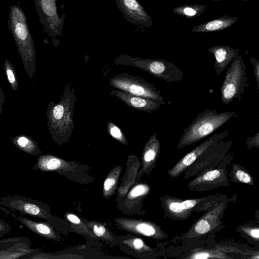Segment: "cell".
<instances>
[{
    "label": "cell",
    "mask_w": 259,
    "mask_h": 259,
    "mask_svg": "<svg viewBox=\"0 0 259 259\" xmlns=\"http://www.w3.org/2000/svg\"><path fill=\"white\" fill-rule=\"evenodd\" d=\"M76 100L75 88L69 82L65 85L60 101L50 103L49 107V131L53 139L59 144L67 142L74 131L73 116Z\"/></svg>",
    "instance_id": "1"
},
{
    "label": "cell",
    "mask_w": 259,
    "mask_h": 259,
    "mask_svg": "<svg viewBox=\"0 0 259 259\" xmlns=\"http://www.w3.org/2000/svg\"><path fill=\"white\" fill-rule=\"evenodd\" d=\"M234 111L218 113L216 109H205L199 113L183 131L177 148L191 145L210 135L235 115Z\"/></svg>",
    "instance_id": "2"
},
{
    "label": "cell",
    "mask_w": 259,
    "mask_h": 259,
    "mask_svg": "<svg viewBox=\"0 0 259 259\" xmlns=\"http://www.w3.org/2000/svg\"><path fill=\"white\" fill-rule=\"evenodd\" d=\"M115 65L132 66L147 72L157 78L168 83L183 79V72L174 64L161 59H145L121 55L114 61Z\"/></svg>",
    "instance_id": "3"
},
{
    "label": "cell",
    "mask_w": 259,
    "mask_h": 259,
    "mask_svg": "<svg viewBox=\"0 0 259 259\" xmlns=\"http://www.w3.org/2000/svg\"><path fill=\"white\" fill-rule=\"evenodd\" d=\"M160 199L164 209V217L178 221L188 219L194 211H206L219 198L213 195L202 198L183 199L167 195Z\"/></svg>",
    "instance_id": "4"
},
{
    "label": "cell",
    "mask_w": 259,
    "mask_h": 259,
    "mask_svg": "<svg viewBox=\"0 0 259 259\" xmlns=\"http://www.w3.org/2000/svg\"><path fill=\"white\" fill-rule=\"evenodd\" d=\"M227 67L224 81L221 87V101L229 105L233 100L240 99L245 88L249 86L246 77V66L242 56L238 55Z\"/></svg>",
    "instance_id": "5"
},
{
    "label": "cell",
    "mask_w": 259,
    "mask_h": 259,
    "mask_svg": "<svg viewBox=\"0 0 259 259\" xmlns=\"http://www.w3.org/2000/svg\"><path fill=\"white\" fill-rule=\"evenodd\" d=\"M233 160V154L229 151L226 157L215 168L202 171L195 176L187 185L192 191L212 190L221 187H228L229 179L227 167Z\"/></svg>",
    "instance_id": "6"
},
{
    "label": "cell",
    "mask_w": 259,
    "mask_h": 259,
    "mask_svg": "<svg viewBox=\"0 0 259 259\" xmlns=\"http://www.w3.org/2000/svg\"><path fill=\"white\" fill-rule=\"evenodd\" d=\"M109 85L133 95L157 100H164L155 85L139 75L123 72L109 78Z\"/></svg>",
    "instance_id": "7"
},
{
    "label": "cell",
    "mask_w": 259,
    "mask_h": 259,
    "mask_svg": "<svg viewBox=\"0 0 259 259\" xmlns=\"http://www.w3.org/2000/svg\"><path fill=\"white\" fill-rule=\"evenodd\" d=\"M232 145V141L223 140L211 146L186 169L183 178L188 179L202 171L215 168L226 157Z\"/></svg>",
    "instance_id": "8"
},
{
    "label": "cell",
    "mask_w": 259,
    "mask_h": 259,
    "mask_svg": "<svg viewBox=\"0 0 259 259\" xmlns=\"http://www.w3.org/2000/svg\"><path fill=\"white\" fill-rule=\"evenodd\" d=\"M9 20L11 31L21 55L25 58H32L34 56L33 39L24 13L17 6L11 7Z\"/></svg>",
    "instance_id": "9"
},
{
    "label": "cell",
    "mask_w": 259,
    "mask_h": 259,
    "mask_svg": "<svg viewBox=\"0 0 259 259\" xmlns=\"http://www.w3.org/2000/svg\"><path fill=\"white\" fill-rule=\"evenodd\" d=\"M227 204V199L217 200L191 226L185 234L186 238L192 239L206 235L218 228L222 223L221 219Z\"/></svg>",
    "instance_id": "10"
},
{
    "label": "cell",
    "mask_w": 259,
    "mask_h": 259,
    "mask_svg": "<svg viewBox=\"0 0 259 259\" xmlns=\"http://www.w3.org/2000/svg\"><path fill=\"white\" fill-rule=\"evenodd\" d=\"M229 134V131L216 133L200 143L192 150L182 157L170 169L167 171L168 175L171 178H176L183 174L186 169L192 164L211 146L224 140Z\"/></svg>",
    "instance_id": "11"
},
{
    "label": "cell",
    "mask_w": 259,
    "mask_h": 259,
    "mask_svg": "<svg viewBox=\"0 0 259 259\" xmlns=\"http://www.w3.org/2000/svg\"><path fill=\"white\" fill-rule=\"evenodd\" d=\"M116 223L127 232L156 240H163L167 234L154 223L127 218H118Z\"/></svg>",
    "instance_id": "12"
},
{
    "label": "cell",
    "mask_w": 259,
    "mask_h": 259,
    "mask_svg": "<svg viewBox=\"0 0 259 259\" xmlns=\"http://www.w3.org/2000/svg\"><path fill=\"white\" fill-rule=\"evenodd\" d=\"M57 0H37L43 22L50 36H62V30L65 15L59 17L57 12Z\"/></svg>",
    "instance_id": "13"
},
{
    "label": "cell",
    "mask_w": 259,
    "mask_h": 259,
    "mask_svg": "<svg viewBox=\"0 0 259 259\" xmlns=\"http://www.w3.org/2000/svg\"><path fill=\"white\" fill-rule=\"evenodd\" d=\"M117 8L123 17L131 24L149 28L153 21L137 0H116Z\"/></svg>",
    "instance_id": "14"
},
{
    "label": "cell",
    "mask_w": 259,
    "mask_h": 259,
    "mask_svg": "<svg viewBox=\"0 0 259 259\" xmlns=\"http://www.w3.org/2000/svg\"><path fill=\"white\" fill-rule=\"evenodd\" d=\"M110 94L117 97L129 107L147 113L157 111L165 103L164 100L141 97L118 89L112 90Z\"/></svg>",
    "instance_id": "15"
},
{
    "label": "cell",
    "mask_w": 259,
    "mask_h": 259,
    "mask_svg": "<svg viewBox=\"0 0 259 259\" xmlns=\"http://www.w3.org/2000/svg\"><path fill=\"white\" fill-rule=\"evenodd\" d=\"M160 152V143L154 133L146 143L142 157L141 166L137 178L139 179L144 174L150 172L155 167Z\"/></svg>",
    "instance_id": "16"
},
{
    "label": "cell",
    "mask_w": 259,
    "mask_h": 259,
    "mask_svg": "<svg viewBox=\"0 0 259 259\" xmlns=\"http://www.w3.org/2000/svg\"><path fill=\"white\" fill-rule=\"evenodd\" d=\"M208 51L214 56V75L218 76L239 55V50L229 46L217 45L209 48Z\"/></svg>",
    "instance_id": "17"
},
{
    "label": "cell",
    "mask_w": 259,
    "mask_h": 259,
    "mask_svg": "<svg viewBox=\"0 0 259 259\" xmlns=\"http://www.w3.org/2000/svg\"><path fill=\"white\" fill-rule=\"evenodd\" d=\"M238 20V17L224 15L213 20L199 24L192 28V32H212L231 27Z\"/></svg>",
    "instance_id": "18"
},
{
    "label": "cell",
    "mask_w": 259,
    "mask_h": 259,
    "mask_svg": "<svg viewBox=\"0 0 259 259\" xmlns=\"http://www.w3.org/2000/svg\"><path fill=\"white\" fill-rule=\"evenodd\" d=\"M37 168L43 171H54L69 169L72 165L69 161L52 155H44L39 157L36 164Z\"/></svg>",
    "instance_id": "19"
},
{
    "label": "cell",
    "mask_w": 259,
    "mask_h": 259,
    "mask_svg": "<svg viewBox=\"0 0 259 259\" xmlns=\"http://www.w3.org/2000/svg\"><path fill=\"white\" fill-rule=\"evenodd\" d=\"M229 181L253 185L254 180L248 170L239 164H233L229 174Z\"/></svg>",
    "instance_id": "20"
},
{
    "label": "cell",
    "mask_w": 259,
    "mask_h": 259,
    "mask_svg": "<svg viewBox=\"0 0 259 259\" xmlns=\"http://www.w3.org/2000/svg\"><path fill=\"white\" fill-rule=\"evenodd\" d=\"M121 170V166L114 167L110 170L105 180L103 183V194L106 198H109L112 195L116 190Z\"/></svg>",
    "instance_id": "21"
},
{
    "label": "cell",
    "mask_w": 259,
    "mask_h": 259,
    "mask_svg": "<svg viewBox=\"0 0 259 259\" xmlns=\"http://www.w3.org/2000/svg\"><path fill=\"white\" fill-rule=\"evenodd\" d=\"M206 8L204 5L198 4H185L173 9V13L181 17L193 18L200 16Z\"/></svg>",
    "instance_id": "22"
},
{
    "label": "cell",
    "mask_w": 259,
    "mask_h": 259,
    "mask_svg": "<svg viewBox=\"0 0 259 259\" xmlns=\"http://www.w3.org/2000/svg\"><path fill=\"white\" fill-rule=\"evenodd\" d=\"M21 220L28 228L37 234L52 239H56L57 235L52 229L47 224L34 222L26 218H21Z\"/></svg>",
    "instance_id": "23"
},
{
    "label": "cell",
    "mask_w": 259,
    "mask_h": 259,
    "mask_svg": "<svg viewBox=\"0 0 259 259\" xmlns=\"http://www.w3.org/2000/svg\"><path fill=\"white\" fill-rule=\"evenodd\" d=\"M13 205L17 209L30 215L40 217H46V213L38 205L33 203L17 200Z\"/></svg>",
    "instance_id": "24"
},
{
    "label": "cell",
    "mask_w": 259,
    "mask_h": 259,
    "mask_svg": "<svg viewBox=\"0 0 259 259\" xmlns=\"http://www.w3.org/2000/svg\"><path fill=\"white\" fill-rule=\"evenodd\" d=\"M86 225L95 237L108 241L113 240L112 236L102 224L93 221L88 222Z\"/></svg>",
    "instance_id": "25"
},
{
    "label": "cell",
    "mask_w": 259,
    "mask_h": 259,
    "mask_svg": "<svg viewBox=\"0 0 259 259\" xmlns=\"http://www.w3.org/2000/svg\"><path fill=\"white\" fill-rule=\"evenodd\" d=\"M150 191L148 185L145 183H140L134 186L129 192L127 196V200L136 201L139 200L147 196Z\"/></svg>",
    "instance_id": "26"
},
{
    "label": "cell",
    "mask_w": 259,
    "mask_h": 259,
    "mask_svg": "<svg viewBox=\"0 0 259 259\" xmlns=\"http://www.w3.org/2000/svg\"><path fill=\"white\" fill-rule=\"evenodd\" d=\"M187 258L193 259L207 258H226L229 257L226 256L223 252L218 250L202 249L195 251L190 254Z\"/></svg>",
    "instance_id": "27"
},
{
    "label": "cell",
    "mask_w": 259,
    "mask_h": 259,
    "mask_svg": "<svg viewBox=\"0 0 259 259\" xmlns=\"http://www.w3.org/2000/svg\"><path fill=\"white\" fill-rule=\"evenodd\" d=\"M107 131L108 133L122 144L127 145V140L121 130L115 123L112 121H108L107 123Z\"/></svg>",
    "instance_id": "28"
},
{
    "label": "cell",
    "mask_w": 259,
    "mask_h": 259,
    "mask_svg": "<svg viewBox=\"0 0 259 259\" xmlns=\"http://www.w3.org/2000/svg\"><path fill=\"white\" fill-rule=\"evenodd\" d=\"M123 243L133 249L139 252L151 250L149 246H147L140 238L134 237L125 239L123 241Z\"/></svg>",
    "instance_id": "29"
},
{
    "label": "cell",
    "mask_w": 259,
    "mask_h": 259,
    "mask_svg": "<svg viewBox=\"0 0 259 259\" xmlns=\"http://www.w3.org/2000/svg\"><path fill=\"white\" fill-rule=\"evenodd\" d=\"M239 231L250 239L252 241L258 243L259 242V229L258 227L240 226Z\"/></svg>",
    "instance_id": "30"
},
{
    "label": "cell",
    "mask_w": 259,
    "mask_h": 259,
    "mask_svg": "<svg viewBox=\"0 0 259 259\" xmlns=\"http://www.w3.org/2000/svg\"><path fill=\"white\" fill-rule=\"evenodd\" d=\"M66 219L72 224L77 226H79L81 229L85 231V232L91 236L92 237H94L91 231L89 229L87 225L84 224L80 220V219L74 214L70 213L66 214Z\"/></svg>",
    "instance_id": "31"
},
{
    "label": "cell",
    "mask_w": 259,
    "mask_h": 259,
    "mask_svg": "<svg viewBox=\"0 0 259 259\" xmlns=\"http://www.w3.org/2000/svg\"><path fill=\"white\" fill-rule=\"evenodd\" d=\"M246 144L249 150L253 148H259V132H257L252 137L248 138Z\"/></svg>",
    "instance_id": "32"
},
{
    "label": "cell",
    "mask_w": 259,
    "mask_h": 259,
    "mask_svg": "<svg viewBox=\"0 0 259 259\" xmlns=\"http://www.w3.org/2000/svg\"><path fill=\"white\" fill-rule=\"evenodd\" d=\"M249 61L253 68L255 80L257 84V90L259 91V62L253 57H250Z\"/></svg>",
    "instance_id": "33"
},
{
    "label": "cell",
    "mask_w": 259,
    "mask_h": 259,
    "mask_svg": "<svg viewBox=\"0 0 259 259\" xmlns=\"http://www.w3.org/2000/svg\"><path fill=\"white\" fill-rule=\"evenodd\" d=\"M18 145L22 148L28 150V145H29V141L27 138L24 137L19 138L17 140Z\"/></svg>",
    "instance_id": "34"
},
{
    "label": "cell",
    "mask_w": 259,
    "mask_h": 259,
    "mask_svg": "<svg viewBox=\"0 0 259 259\" xmlns=\"http://www.w3.org/2000/svg\"><path fill=\"white\" fill-rule=\"evenodd\" d=\"M7 74L9 82L11 83H14L15 82V78L13 71L11 69H8L7 70Z\"/></svg>",
    "instance_id": "35"
},
{
    "label": "cell",
    "mask_w": 259,
    "mask_h": 259,
    "mask_svg": "<svg viewBox=\"0 0 259 259\" xmlns=\"http://www.w3.org/2000/svg\"><path fill=\"white\" fill-rule=\"evenodd\" d=\"M4 225L3 223L0 222V231L4 230Z\"/></svg>",
    "instance_id": "36"
},
{
    "label": "cell",
    "mask_w": 259,
    "mask_h": 259,
    "mask_svg": "<svg viewBox=\"0 0 259 259\" xmlns=\"http://www.w3.org/2000/svg\"><path fill=\"white\" fill-rule=\"evenodd\" d=\"M210 1H223V0H210Z\"/></svg>",
    "instance_id": "37"
},
{
    "label": "cell",
    "mask_w": 259,
    "mask_h": 259,
    "mask_svg": "<svg viewBox=\"0 0 259 259\" xmlns=\"http://www.w3.org/2000/svg\"><path fill=\"white\" fill-rule=\"evenodd\" d=\"M249 1H252V0H242L243 2Z\"/></svg>",
    "instance_id": "38"
}]
</instances>
